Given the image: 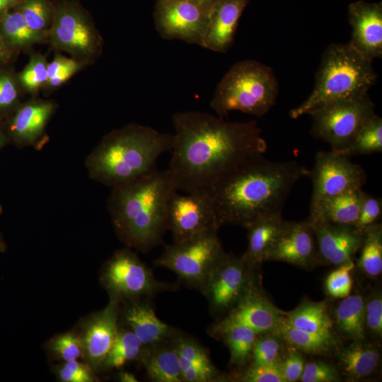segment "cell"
<instances>
[{
    "instance_id": "4dcf8cb0",
    "label": "cell",
    "mask_w": 382,
    "mask_h": 382,
    "mask_svg": "<svg viewBox=\"0 0 382 382\" xmlns=\"http://www.w3.org/2000/svg\"><path fill=\"white\" fill-rule=\"evenodd\" d=\"M274 332L281 340L306 353L321 354L335 346V342L332 334L320 335L296 328L289 325L284 317Z\"/></svg>"
},
{
    "instance_id": "db71d44e",
    "label": "cell",
    "mask_w": 382,
    "mask_h": 382,
    "mask_svg": "<svg viewBox=\"0 0 382 382\" xmlns=\"http://www.w3.org/2000/svg\"><path fill=\"white\" fill-rule=\"evenodd\" d=\"M118 379L122 382H137L136 376L129 372L122 371L118 374Z\"/></svg>"
},
{
    "instance_id": "f35d334b",
    "label": "cell",
    "mask_w": 382,
    "mask_h": 382,
    "mask_svg": "<svg viewBox=\"0 0 382 382\" xmlns=\"http://www.w3.org/2000/svg\"><path fill=\"white\" fill-rule=\"evenodd\" d=\"M282 342L280 337L264 336L257 338L253 346L251 365L273 364L280 362Z\"/></svg>"
},
{
    "instance_id": "3957f363",
    "label": "cell",
    "mask_w": 382,
    "mask_h": 382,
    "mask_svg": "<svg viewBox=\"0 0 382 382\" xmlns=\"http://www.w3.org/2000/svg\"><path fill=\"white\" fill-rule=\"evenodd\" d=\"M175 191L168 170L157 168L111 188L108 209L120 239L143 253L161 243L168 231L169 201Z\"/></svg>"
},
{
    "instance_id": "5b68a950",
    "label": "cell",
    "mask_w": 382,
    "mask_h": 382,
    "mask_svg": "<svg viewBox=\"0 0 382 382\" xmlns=\"http://www.w3.org/2000/svg\"><path fill=\"white\" fill-rule=\"evenodd\" d=\"M376 79L372 62L349 42L331 44L323 54L312 92L289 116L296 119L326 104L368 93Z\"/></svg>"
},
{
    "instance_id": "ba28073f",
    "label": "cell",
    "mask_w": 382,
    "mask_h": 382,
    "mask_svg": "<svg viewBox=\"0 0 382 382\" xmlns=\"http://www.w3.org/2000/svg\"><path fill=\"white\" fill-rule=\"evenodd\" d=\"M51 46L66 52L86 65L102 52L103 40L87 13L75 1L60 0L54 4V18L48 32Z\"/></svg>"
},
{
    "instance_id": "2e32d148",
    "label": "cell",
    "mask_w": 382,
    "mask_h": 382,
    "mask_svg": "<svg viewBox=\"0 0 382 382\" xmlns=\"http://www.w3.org/2000/svg\"><path fill=\"white\" fill-rule=\"evenodd\" d=\"M348 17L352 28L349 44L373 62L382 56V3L359 0L349 4Z\"/></svg>"
},
{
    "instance_id": "9a60e30c",
    "label": "cell",
    "mask_w": 382,
    "mask_h": 382,
    "mask_svg": "<svg viewBox=\"0 0 382 382\" xmlns=\"http://www.w3.org/2000/svg\"><path fill=\"white\" fill-rule=\"evenodd\" d=\"M56 107L54 102L42 99L21 103L3 122L9 144L18 149L38 146Z\"/></svg>"
},
{
    "instance_id": "8d00e7d4",
    "label": "cell",
    "mask_w": 382,
    "mask_h": 382,
    "mask_svg": "<svg viewBox=\"0 0 382 382\" xmlns=\"http://www.w3.org/2000/svg\"><path fill=\"white\" fill-rule=\"evenodd\" d=\"M22 88L17 75L0 67V122H4L21 103Z\"/></svg>"
},
{
    "instance_id": "f1b7e54d",
    "label": "cell",
    "mask_w": 382,
    "mask_h": 382,
    "mask_svg": "<svg viewBox=\"0 0 382 382\" xmlns=\"http://www.w3.org/2000/svg\"><path fill=\"white\" fill-rule=\"evenodd\" d=\"M364 308L363 297L355 294L345 297L335 310L338 329L355 341H362L365 338Z\"/></svg>"
},
{
    "instance_id": "836d02e7",
    "label": "cell",
    "mask_w": 382,
    "mask_h": 382,
    "mask_svg": "<svg viewBox=\"0 0 382 382\" xmlns=\"http://www.w3.org/2000/svg\"><path fill=\"white\" fill-rule=\"evenodd\" d=\"M382 151V119L376 114L359 129L349 145L340 153L349 158Z\"/></svg>"
},
{
    "instance_id": "44dd1931",
    "label": "cell",
    "mask_w": 382,
    "mask_h": 382,
    "mask_svg": "<svg viewBox=\"0 0 382 382\" xmlns=\"http://www.w3.org/2000/svg\"><path fill=\"white\" fill-rule=\"evenodd\" d=\"M117 302L114 299L88 325L82 339L83 355L97 368L108 354L118 332Z\"/></svg>"
},
{
    "instance_id": "bcb514c9",
    "label": "cell",
    "mask_w": 382,
    "mask_h": 382,
    "mask_svg": "<svg viewBox=\"0 0 382 382\" xmlns=\"http://www.w3.org/2000/svg\"><path fill=\"white\" fill-rule=\"evenodd\" d=\"M364 318L366 328L375 337L382 335V298L378 294L365 303Z\"/></svg>"
},
{
    "instance_id": "8fae6325",
    "label": "cell",
    "mask_w": 382,
    "mask_h": 382,
    "mask_svg": "<svg viewBox=\"0 0 382 382\" xmlns=\"http://www.w3.org/2000/svg\"><path fill=\"white\" fill-rule=\"evenodd\" d=\"M307 176L311 180V204L355 189H362L366 174L350 158L339 151H318Z\"/></svg>"
},
{
    "instance_id": "e575fe53",
    "label": "cell",
    "mask_w": 382,
    "mask_h": 382,
    "mask_svg": "<svg viewBox=\"0 0 382 382\" xmlns=\"http://www.w3.org/2000/svg\"><path fill=\"white\" fill-rule=\"evenodd\" d=\"M16 7L31 29L48 35L54 18V4L49 0H21Z\"/></svg>"
},
{
    "instance_id": "8992f818",
    "label": "cell",
    "mask_w": 382,
    "mask_h": 382,
    "mask_svg": "<svg viewBox=\"0 0 382 382\" xmlns=\"http://www.w3.org/2000/svg\"><path fill=\"white\" fill-rule=\"evenodd\" d=\"M278 92V81L270 66L243 60L234 64L219 83L210 107L220 117L234 110L259 117L274 106Z\"/></svg>"
},
{
    "instance_id": "7c38bea8",
    "label": "cell",
    "mask_w": 382,
    "mask_h": 382,
    "mask_svg": "<svg viewBox=\"0 0 382 382\" xmlns=\"http://www.w3.org/2000/svg\"><path fill=\"white\" fill-rule=\"evenodd\" d=\"M219 228L209 190L185 195L178 191L173 192L168 209V231L171 232L173 242L186 241Z\"/></svg>"
},
{
    "instance_id": "74e56055",
    "label": "cell",
    "mask_w": 382,
    "mask_h": 382,
    "mask_svg": "<svg viewBox=\"0 0 382 382\" xmlns=\"http://www.w3.org/2000/svg\"><path fill=\"white\" fill-rule=\"evenodd\" d=\"M180 367L195 365L213 367L207 352L195 340L185 337L177 336L174 338Z\"/></svg>"
},
{
    "instance_id": "7dc6e473",
    "label": "cell",
    "mask_w": 382,
    "mask_h": 382,
    "mask_svg": "<svg viewBox=\"0 0 382 382\" xmlns=\"http://www.w3.org/2000/svg\"><path fill=\"white\" fill-rule=\"evenodd\" d=\"M280 368L286 382H293L300 380L304 362L301 356L296 352H290L279 362Z\"/></svg>"
},
{
    "instance_id": "6f0895ef",
    "label": "cell",
    "mask_w": 382,
    "mask_h": 382,
    "mask_svg": "<svg viewBox=\"0 0 382 382\" xmlns=\"http://www.w3.org/2000/svg\"><path fill=\"white\" fill-rule=\"evenodd\" d=\"M17 1H18L20 2V0H17Z\"/></svg>"
},
{
    "instance_id": "d6986e66",
    "label": "cell",
    "mask_w": 382,
    "mask_h": 382,
    "mask_svg": "<svg viewBox=\"0 0 382 382\" xmlns=\"http://www.w3.org/2000/svg\"><path fill=\"white\" fill-rule=\"evenodd\" d=\"M250 0H222L211 11L202 46L216 52L231 47L242 13Z\"/></svg>"
},
{
    "instance_id": "f546056e",
    "label": "cell",
    "mask_w": 382,
    "mask_h": 382,
    "mask_svg": "<svg viewBox=\"0 0 382 382\" xmlns=\"http://www.w3.org/2000/svg\"><path fill=\"white\" fill-rule=\"evenodd\" d=\"M324 302H308L286 313L284 320L291 325L313 333L330 335L332 321Z\"/></svg>"
},
{
    "instance_id": "d4e9b609",
    "label": "cell",
    "mask_w": 382,
    "mask_h": 382,
    "mask_svg": "<svg viewBox=\"0 0 382 382\" xmlns=\"http://www.w3.org/2000/svg\"><path fill=\"white\" fill-rule=\"evenodd\" d=\"M141 361L149 378L156 382H183L176 347L167 342L144 347Z\"/></svg>"
},
{
    "instance_id": "f5cc1de1",
    "label": "cell",
    "mask_w": 382,
    "mask_h": 382,
    "mask_svg": "<svg viewBox=\"0 0 382 382\" xmlns=\"http://www.w3.org/2000/svg\"><path fill=\"white\" fill-rule=\"evenodd\" d=\"M195 4L211 10L222 0H190Z\"/></svg>"
},
{
    "instance_id": "11a10c76",
    "label": "cell",
    "mask_w": 382,
    "mask_h": 382,
    "mask_svg": "<svg viewBox=\"0 0 382 382\" xmlns=\"http://www.w3.org/2000/svg\"><path fill=\"white\" fill-rule=\"evenodd\" d=\"M9 144L4 125L0 122V151Z\"/></svg>"
},
{
    "instance_id": "e0dca14e",
    "label": "cell",
    "mask_w": 382,
    "mask_h": 382,
    "mask_svg": "<svg viewBox=\"0 0 382 382\" xmlns=\"http://www.w3.org/2000/svg\"><path fill=\"white\" fill-rule=\"evenodd\" d=\"M315 233L319 257L340 266L352 261L361 245L364 233L352 225L330 224L308 218Z\"/></svg>"
},
{
    "instance_id": "ac0fdd59",
    "label": "cell",
    "mask_w": 382,
    "mask_h": 382,
    "mask_svg": "<svg viewBox=\"0 0 382 382\" xmlns=\"http://www.w3.org/2000/svg\"><path fill=\"white\" fill-rule=\"evenodd\" d=\"M319 257L315 233L309 220L287 224L266 260L308 266Z\"/></svg>"
},
{
    "instance_id": "816d5d0a",
    "label": "cell",
    "mask_w": 382,
    "mask_h": 382,
    "mask_svg": "<svg viewBox=\"0 0 382 382\" xmlns=\"http://www.w3.org/2000/svg\"><path fill=\"white\" fill-rule=\"evenodd\" d=\"M18 3L17 0H0V19Z\"/></svg>"
},
{
    "instance_id": "1f68e13d",
    "label": "cell",
    "mask_w": 382,
    "mask_h": 382,
    "mask_svg": "<svg viewBox=\"0 0 382 382\" xmlns=\"http://www.w3.org/2000/svg\"><path fill=\"white\" fill-rule=\"evenodd\" d=\"M358 266L366 275L376 277L382 272V226L376 223L364 231Z\"/></svg>"
},
{
    "instance_id": "484cf974",
    "label": "cell",
    "mask_w": 382,
    "mask_h": 382,
    "mask_svg": "<svg viewBox=\"0 0 382 382\" xmlns=\"http://www.w3.org/2000/svg\"><path fill=\"white\" fill-rule=\"evenodd\" d=\"M338 357L345 376L350 381H358L376 370L380 354L378 349L372 345L355 341L343 348Z\"/></svg>"
},
{
    "instance_id": "9f6ffc18",
    "label": "cell",
    "mask_w": 382,
    "mask_h": 382,
    "mask_svg": "<svg viewBox=\"0 0 382 382\" xmlns=\"http://www.w3.org/2000/svg\"><path fill=\"white\" fill-rule=\"evenodd\" d=\"M3 213V207L0 204V216ZM7 249V244L2 232L0 230V253H4Z\"/></svg>"
},
{
    "instance_id": "30bf717a",
    "label": "cell",
    "mask_w": 382,
    "mask_h": 382,
    "mask_svg": "<svg viewBox=\"0 0 382 382\" xmlns=\"http://www.w3.org/2000/svg\"><path fill=\"white\" fill-rule=\"evenodd\" d=\"M106 288L112 299L151 296L169 289V285L157 281L152 271L132 251H117L108 262L103 273Z\"/></svg>"
},
{
    "instance_id": "60d3db41",
    "label": "cell",
    "mask_w": 382,
    "mask_h": 382,
    "mask_svg": "<svg viewBox=\"0 0 382 382\" xmlns=\"http://www.w3.org/2000/svg\"><path fill=\"white\" fill-rule=\"evenodd\" d=\"M50 349L64 361L76 360L83 354L82 339L71 332L54 337L50 343Z\"/></svg>"
},
{
    "instance_id": "c3c4849f",
    "label": "cell",
    "mask_w": 382,
    "mask_h": 382,
    "mask_svg": "<svg viewBox=\"0 0 382 382\" xmlns=\"http://www.w3.org/2000/svg\"><path fill=\"white\" fill-rule=\"evenodd\" d=\"M84 66H86L85 64L77 61L73 65L66 68L54 77L48 79L45 87L47 89H54L61 86L69 79H71L75 74L79 71Z\"/></svg>"
},
{
    "instance_id": "6da1fadb",
    "label": "cell",
    "mask_w": 382,
    "mask_h": 382,
    "mask_svg": "<svg viewBox=\"0 0 382 382\" xmlns=\"http://www.w3.org/2000/svg\"><path fill=\"white\" fill-rule=\"evenodd\" d=\"M172 122L175 133L168 170L178 191L209 190L267 150L255 121L227 122L207 112L185 111L175 113Z\"/></svg>"
},
{
    "instance_id": "7a4b0ae2",
    "label": "cell",
    "mask_w": 382,
    "mask_h": 382,
    "mask_svg": "<svg viewBox=\"0 0 382 382\" xmlns=\"http://www.w3.org/2000/svg\"><path fill=\"white\" fill-rule=\"evenodd\" d=\"M308 169L294 161H272L253 157L209 189L219 227L248 226L257 219L282 214L284 204Z\"/></svg>"
},
{
    "instance_id": "277c9868",
    "label": "cell",
    "mask_w": 382,
    "mask_h": 382,
    "mask_svg": "<svg viewBox=\"0 0 382 382\" xmlns=\"http://www.w3.org/2000/svg\"><path fill=\"white\" fill-rule=\"evenodd\" d=\"M173 144V134L132 123L105 135L86 156L85 166L91 179L112 188L156 169L158 159Z\"/></svg>"
},
{
    "instance_id": "5bb4252c",
    "label": "cell",
    "mask_w": 382,
    "mask_h": 382,
    "mask_svg": "<svg viewBox=\"0 0 382 382\" xmlns=\"http://www.w3.org/2000/svg\"><path fill=\"white\" fill-rule=\"evenodd\" d=\"M255 266L243 255L237 257L226 254L201 290L212 313L231 309L254 288L251 270Z\"/></svg>"
},
{
    "instance_id": "4316f807",
    "label": "cell",
    "mask_w": 382,
    "mask_h": 382,
    "mask_svg": "<svg viewBox=\"0 0 382 382\" xmlns=\"http://www.w3.org/2000/svg\"><path fill=\"white\" fill-rule=\"evenodd\" d=\"M210 334L220 337L230 352V364L241 367L251 358L257 334L254 330L239 325L218 323L210 328Z\"/></svg>"
},
{
    "instance_id": "d590c367",
    "label": "cell",
    "mask_w": 382,
    "mask_h": 382,
    "mask_svg": "<svg viewBox=\"0 0 382 382\" xmlns=\"http://www.w3.org/2000/svg\"><path fill=\"white\" fill-rule=\"evenodd\" d=\"M48 62L45 56L39 53L30 54L24 69L17 74L22 90L31 95L36 94L45 87L47 80Z\"/></svg>"
},
{
    "instance_id": "681fc988",
    "label": "cell",
    "mask_w": 382,
    "mask_h": 382,
    "mask_svg": "<svg viewBox=\"0 0 382 382\" xmlns=\"http://www.w3.org/2000/svg\"><path fill=\"white\" fill-rule=\"evenodd\" d=\"M77 60L71 57L69 58L59 53H57L53 59L50 62H48V79L54 77L66 68L75 64Z\"/></svg>"
},
{
    "instance_id": "9c48e42d",
    "label": "cell",
    "mask_w": 382,
    "mask_h": 382,
    "mask_svg": "<svg viewBox=\"0 0 382 382\" xmlns=\"http://www.w3.org/2000/svg\"><path fill=\"white\" fill-rule=\"evenodd\" d=\"M312 135L341 152L375 113L368 93L326 104L312 112Z\"/></svg>"
},
{
    "instance_id": "83f0119b",
    "label": "cell",
    "mask_w": 382,
    "mask_h": 382,
    "mask_svg": "<svg viewBox=\"0 0 382 382\" xmlns=\"http://www.w3.org/2000/svg\"><path fill=\"white\" fill-rule=\"evenodd\" d=\"M0 34L16 52L28 50L35 45L47 42L48 39L47 34L31 29L16 6L0 19Z\"/></svg>"
},
{
    "instance_id": "d6a6232c",
    "label": "cell",
    "mask_w": 382,
    "mask_h": 382,
    "mask_svg": "<svg viewBox=\"0 0 382 382\" xmlns=\"http://www.w3.org/2000/svg\"><path fill=\"white\" fill-rule=\"evenodd\" d=\"M144 349L141 342L130 329L118 330L102 364L108 369H120L127 362L140 357Z\"/></svg>"
},
{
    "instance_id": "52a82bcc",
    "label": "cell",
    "mask_w": 382,
    "mask_h": 382,
    "mask_svg": "<svg viewBox=\"0 0 382 382\" xmlns=\"http://www.w3.org/2000/svg\"><path fill=\"white\" fill-rule=\"evenodd\" d=\"M218 229L167 245L155 261L156 265L175 272L186 284L202 290L226 253Z\"/></svg>"
},
{
    "instance_id": "ee69618b",
    "label": "cell",
    "mask_w": 382,
    "mask_h": 382,
    "mask_svg": "<svg viewBox=\"0 0 382 382\" xmlns=\"http://www.w3.org/2000/svg\"><path fill=\"white\" fill-rule=\"evenodd\" d=\"M337 369L325 362H311L304 365L300 378L303 382H333L339 381Z\"/></svg>"
},
{
    "instance_id": "7bdbcfd3",
    "label": "cell",
    "mask_w": 382,
    "mask_h": 382,
    "mask_svg": "<svg viewBox=\"0 0 382 382\" xmlns=\"http://www.w3.org/2000/svg\"><path fill=\"white\" fill-rule=\"evenodd\" d=\"M245 382H286L279 362L273 364L251 365L240 376Z\"/></svg>"
},
{
    "instance_id": "f6af8a7d",
    "label": "cell",
    "mask_w": 382,
    "mask_h": 382,
    "mask_svg": "<svg viewBox=\"0 0 382 382\" xmlns=\"http://www.w3.org/2000/svg\"><path fill=\"white\" fill-rule=\"evenodd\" d=\"M64 382H93L95 381L91 366L76 360L66 361L59 371Z\"/></svg>"
},
{
    "instance_id": "f907efd6",
    "label": "cell",
    "mask_w": 382,
    "mask_h": 382,
    "mask_svg": "<svg viewBox=\"0 0 382 382\" xmlns=\"http://www.w3.org/2000/svg\"><path fill=\"white\" fill-rule=\"evenodd\" d=\"M16 52L6 43L0 34V67L7 64Z\"/></svg>"
},
{
    "instance_id": "4fadbf2b",
    "label": "cell",
    "mask_w": 382,
    "mask_h": 382,
    "mask_svg": "<svg viewBox=\"0 0 382 382\" xmlns=\"http://www.w3.org/2000/svg\"><path fill=\"white\" fill-rule=\"evenodd\" d=\"M210 12L190 0H156L155 27L164 39L202 46Z\"/></svg>"
},
{
    "instance_id": "7402d4cb",
    "label": "cell",
    "mask_w": 382,
    "mask_h": 382,
    "mask_svg": "<svg viewBox=\"0 0 382 382\" xmlns=\"http://www.w3.org/2000/svg\"><path fill=\"white\" fill-rule=\"evenodd\" d=\"M125 319L144 347L168 342L176 335L175 330L159 320L146 303L131 305L125 313Z\"/></svg>"
},
{
    "instance_id": "b9f144b4",
    "label": "cell",
    "mask_w": 382,
    "mask_h": 382,
    "mask_svg": "<svg viewBox=\"0 0 382 382\" xmlns=\"http://www.w3.org/2000/svg\"><path fill=\"white\" fill-rule=\"evenodd\" d=\"M381 213V199L365 192L358 218L353 226L357 230L364 233L368 227L377 223Z\"/></svg>"
},
{
    "instance_id": "cb8c5ba5",
    "label": "cell",
    "mask_w": 382,
    "mask_h": 382,
    "mask_svg": "<svg viewBox=\"0 0 382 382\" xmlns=\"http://www.w3.org/2000/svg\"><path fill=\"white\" fill-rule=\"evenodd\" d=\"M287 221L282 214L260 218L246 227L248 247L243 255L253 265L266 261L267 256L284 229Z\"/></svg>"
},
{
    "instance_id": "ab89813d",
    "label": "cell",
    "mask_w": 382,
    "mask_h": 382,
    "mask_svg": "<svg viewBox=\"0 0 382 382\" xmlns=\"http://www.w3.org/2000/svg\"><path fill=\"white\" fill-rule=\"evenodd\" d=\"M353 261L338 266L330 273L325 281V288L328 294L335 298H345L349 295L352 280L350 275L354 269Z\"/></svg>"
},
{
    "instance_id": "603a6c76",
    "label": "cell",
    "mask_w": 382,
    "mask_h": 382,
    "mask_svg": "<svg viewBox=\"0 0 382 382\" xmlns=\"http://www.w3.org/2000/svg\"><path fill=\"white\" fill-rule=\"evenodd\" d=\"M364 193L362 189H355L311 204L308 218L353 226L358 218Z\"/></svg>"
},
{
    "instance_id": "ffe728a7",
    "label": "cell",
    "mask_w": 382,
    "mask_h": 382,
    "mask_svg": "<svg viewBox=\"0 0 382 382\" xmlns=\"http://www.w3.org/2000/svg\"><path fill=\"white\" fill-rule=\"evenodd\" d=\"M282 318L278 310L253 288L219 323L242 325L260 334L274 332Z\"/></svg>"
}]
</instances>
